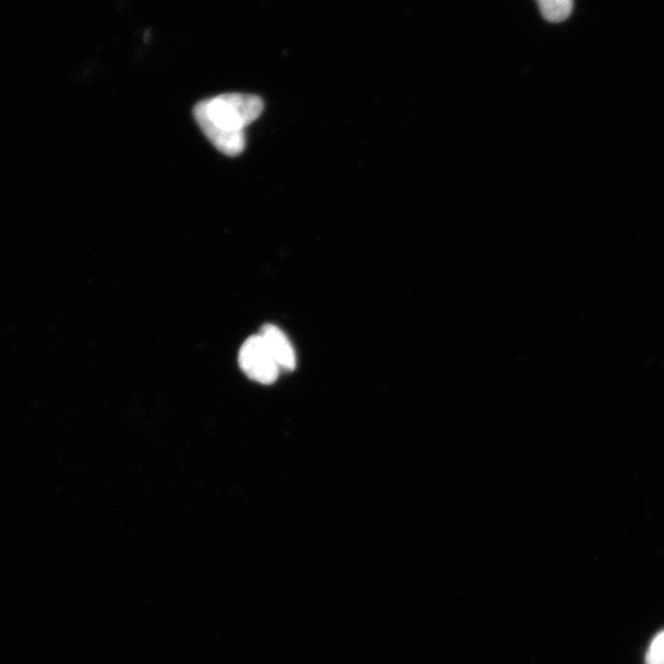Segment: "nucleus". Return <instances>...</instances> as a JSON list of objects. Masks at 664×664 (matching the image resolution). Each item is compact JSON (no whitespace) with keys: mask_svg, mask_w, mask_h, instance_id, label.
<instances>
[{"mask_svg":"<svg viewBox=\"0 0 664 664\" xmlns=\"http://www.w3.org/2000/svg\"><path fill=\"white\" fill-rule=\"evenodd\" d=\"M262 99L252 94H222L202 100L193 109L194 120L216 149L228 156L246 150V129L263 112Z\"/></svg>","mask_w":664,"mask_h":664,"instance_id":"1","label":"nucleus"},{"mask_svg":"<svg viewBox=\"0 0 664 664\" xmlns=\"http://www.w3.org/2000/svg\"><path fill=\"white\" fill-rule=\"evenodd\" d=\"M647 664H664V632L653 640L648 652Z\"/></svg>","mask_w":664,"mask_h":664,"instance_id":"5","label":"nucleus"},{"mask_svg":"<svg viewBox=\"0 0 664 664\" xmlns=\"http://www.w3.org/2000/svg\"><path fill=\"white\" fill-rule=\"evenodd\" d=\"M536 2L543 16L550 23L565 22L573 9V0H536Z\"/></svg>","mask_w":664,"mask_h":664,"instance_id":"4","label":"nucleus"},{"mask_svg":"<svg viewBox=\"0 0 664 664\" xmlns=\"http://www.w3.org/2000/svg\"><path fill=\"white\" fill-rule=\"evenodd\" d=\"M260 335L263 341H265V344L280 369L292 370L296 368V353L295 349H293L288 337L285 335V332L275 325L268 324L261 329Z\"/></svg>","mask_w":664,"mask_h":664,"instance_id":"3","label":"nucleus"},{"mask_svg":"<svg viewBox=\"0 0 664 664\" xmlns=\"http://www.w3.org/2000/svg\"><path fill=\"white\" fill-rule=\"evenodd\" d=\"M239 364L244 374L261 384L275 383L280 375V367L261 335L251 336L242 344Z\"/></svg>","mask_w":664,"mask_h":664,"instance_id":"2","label":"nucleus"}]
</instances>
